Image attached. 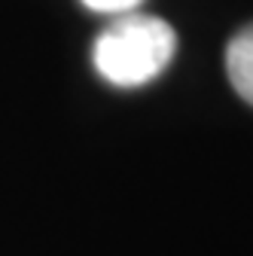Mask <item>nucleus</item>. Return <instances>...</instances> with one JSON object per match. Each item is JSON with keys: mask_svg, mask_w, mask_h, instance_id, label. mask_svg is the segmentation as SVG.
<instances>
[{"mask_svg": "<svg viewBox=\"0 0 253 256\" xmlns=\"http://www.w3.org/2000/svg\"><path fill=\"white\" fill-rule=\"evenodd\" d=\"M177 52L174 28L156 16L125 12L98 34L92 46V61L107 82L119 88H138L156 80Z\"/></svg>", "mask_w": 253, "mask_h": 256, "instance_id": "f257e3e1", "label": "nucleus"}, {"mask_svg": "<svg viewBox=\"0 0 253 256\" xmlns=\"http://www.w3.org/2000/svg\"><path fill=\"white\" fill-rule=\"evenodd\" d=\"M226 74L232 88L253 104V24L241 28L226 46Z\"/></svg>", "mask_w": 253, "mask_h": 256, "instance_id": "f03ea898", "label": "nucleus"}, {"mask_svg": "<svg viewBox=\"0 0 253 256\" xmlns=\"http://www.w3.org/2000/svg\"><path fill=\"white\" fill-rule=\"evenodd\" d=\"M140 4L144 0H82V6L101 16H125V12H134Z\"/></svg>", "mask_w": 253, "mask_h": 256, "instance_id": "7ed1b4c3", "label": "nucleus"}]
</instances>
